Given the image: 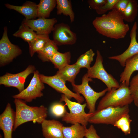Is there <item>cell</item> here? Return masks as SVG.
Instances as JSON below:
<instances>
[{
	"mask_svg": "<svg viewBox=\"0 0 138 138\" xmlns=\"http://www.w3.org/2000/svg\"><path fill=\"white\" fill-rule=\"evenodd\" d=\"M122 15L113 9L107 14L97 17L92 24L99 34L114 39L124 38L129 31L128 24H125Z\"/></svg>",
	"mask_w": 138,
	"mask_h": 138,
	"instance_id": "cell-1",
	"label": "cell"
},
{
	"mask_svg": "<svg viewBox=\"0 0 138 138\" xmlns=\"http://www.w3.org/2000/svg\"><path fill=\"white\" fill-rule=\"evenodd\" d=\"M14 102L16 111L14 131L27 122L33 121L41 124L46 119L48 111L47 108L44 106H30L24 100L18 99H15Z\"/></svg>",
	"mask_w": 138,
	"mask_h": 138,
	"instance_id": "cell-2",
	"label": "cell"
},
{
	"mask_svg": "<svg viewBox=\"0 0 138 138\" xmlns=\"http://www.w3.org/2000/svg\"><path fill=\"white\" fill-rule=\"evenodd\" d=\"M133 102L129 86L125 83H122L118 88L112 89L107 92L99 102L97 110H101L110 107L129 105Z\"/></svg>",
	"mask_w": 138,
	"mask_h": 138,
	"instance_id": "cell-3",
	"label": "cell"
},
{
	"mask_svg": "<svg viewBox=\"0 0 138 138\" xmlns=\"http://www.w3.org/2000/svg\"><path fill=\"white\" fill-rule=\"evenodd\" d=\"M65 102L69 112H66L62 117V121L72 124L78 123L86 127L92 114L85 112V109L87 106L86 103L82 104L78 102L72 101L63 94L62 95L59 101L60 102Z\"/></svg>",
	"mask_w": 138,
	"mask_h": 138,
	"instance_id": "cell-4",
	"label": "cell"
},
{
	"mask_svg": "<svg viewBox=\"0 0 138 138\" xmlns=\"http://www.w3.org/2000/svg\"><path fill=\"white\" fill-rule=\"evenodd\" d=\"M129 106L108 107L95 110L90 117L88 122L94 124H105L113 125L123 115L129 112Z\"/></svg>",
	"mask_w": 138,
	"mask_h": 138,
	"instance_id": "cell-5",
	"label": "cell"
},
{
	"mask_svg": "<svg viewBox=\"0 0 138 138\" xmlns=\"http://www.w3.org/2000/svg\"><path fill=\"white\" fill-rule=\"evenodd\" d=\"M97 56L94 65L88 70L87 76L91 79L97 78L103 82L106 86L108 91L117 89L120 87L118 82L110 74L105 70L103 66V58L99 51H96Z\"/></svg>",
	"mask_w": 138,
	"mask_h": 138,
	"instance_id": "cell-6",
	"label": "cell"
},
{
	"mask_svg": "<svg viewBox=\"0 0 138 138\" xmlns=\"http://www.w3.org/2000/svg\"><path fill=\"white\" fill-rule=\"evenodd\" d=\"M92 81V79L88 77L86 74L82 79L81 84H72L73 90L75 93L82 94L85 99L89 113H93L95 112L97 101L108 91L107 88L100 92L95 91L89 85V82Z\"/></svg>",
	"mask_w": 138,
	"mask_h": 138,
	"instance_id": "cell-7",
	"label": "cell"
},
{
	"mask_svg": "<svg viewBox=\"0 0 138 138\" xmlns=\"http://www.w3.org/2000/svg\"><path fill=\"white\" fill-rule=\"evenodd\" d=\"M33 74L27 87L18 94L13 96V98L21 99L26 102H30L37 98L43 96L42 91L45 86L44 83L40 79L39 72L35 70Z\"/></svg>",
	"mask_w": 138,
	"mask_h": 138,
	"instance_id": "cell-8",
	"label": "cell"
},
{
	"mask_svg": "<svg viewBox=\"0 0 138 138\" xmlns=\"http://www.w3.org/2000/svg\"><path fill=\"white\" fill-rule=\"evenodd\" d=\"M22 51L17 45L13 44L9 40L6 27L0 40V64L4 66L11 62L13 59L21 54Z\"/></svg>",
	"mask_w": 138,
	"mask_h": 138,
	"instance_id": "cell-9",
	"label": "cell"
},
{
	"mask_svg": "<svg viewBox=\"0 0 138 138\" xmlns=\"http://www.w3.org/2000/svg\"><path fill=\"white\" fill-rule=\"evenodd\" d=\"M35 71V67L30 65L19 73L15 74L7 73L0 77V84L5 87L16 88L20 92L24 89V84L27 77Z\"/></svg>",
	"mask_w": 138,
	"mask_h": 138,
	"instance_id": "cell-10",
	"label": "cell"
},
{
	"mask_svg": "<svg viewBox=\"0 0 138 138\" xmlns=\"http://www.w3.org/2000/svg\"><path fill=\"white\" fill-rule=\"evenodd\" d=\"M39 77L43 83L48 84L58 92L65 95L70 99L74 98L78 102L80 103L84 101L83 97L80 94L70 90L66 86L65 82L56 75L52 76H47L40 74Z\"/></svg>",
	"mask_w": 138,
	"mask_h": 138,
	"instance_id": "cell-11",
	"label": "cell"
},
{
	"mask_svg": "<svg viewBox=\"0 0 138 138\" xmlns=\"http://www.w3.org/2000/svg\"><path fill=\"white\" fill-rule=\"evenodd\" d=\"M53 31V40L58 45H73L76 42V34L67 24L61 23L55 25Z\"/></svg>",
	"mask_w": 138,
	"mask_h": 138,
	"instance_id": "cell-12",
	"label": "cell"
},
{
	"mask_svg": "<svg viewBox=\"0 0 138 138\" xmlns=\"http://www.w3.org/2000/svg\"><path fill=\"white\" fill-rule=\"evenodd\" d=\"M137 27V23L135 22L130 32V42L127 49L122 53L109 57H108L109 59L118 61L122 67H124L127 59L138 54V42L136 38Z\"/></svg>",
	"mask_w": 138,
	"mask_h": 138,
	"instance_id": "cell-13",
	"label": "cell"
},
{
	"mask_svg": "<svg viewBox=\"0 0 138 138\" xmlns=\"http://www.w3.org/2000/svg\"><path fill=\"white\" fill-rule=\"evenodd\" d=\"M57 22V20L55 18H40L37 19H25L22 23L36 31L37 34L44 35L49 34L53 31L54 25Z\"/></svg>",
	"mask_w": 138,
	"mask_h": 138,
	"instance_id": "cell-14",
	"label": "cell"
},
{
	"mask_svg": "<svg viewBox=\"0 0 138 138\" xmlns=\"http://www.w3.org/2000/svg\"><path fill=\"white\" fill-rule=\"evenodd\" d=\"M15 118V112L10 104L8 103L0 115V128L3 132L4 138H12Z\"/></svg>",
	"mask_w": 138,
	"mask_h": 138,
	"instance_id": "cell-15",
	"label": "cell"
},
{
	"mask_svg": "<svg viewBox=\"0 0 138 138\" xmlns=\"http://www.w3.org/2000/svg\"><path fill=\"white\" fill-rule=\"evenodd\" d=\"M43 135L45 138H64L63 124L54 119H45L41 124Z\"/></svg>",
	"mask_w": 138,
	"mask_h": 138,
	"instance_id": "cell-16",
	"label": "cell"
},
{
	"mask_svg": "<svg viewBox=\"0 0 138 138\" xmlns=\"http://www.w3.org/2000/svg\"><path fill=\"white\" fill-rule=\"evenodd\" d=\"M7 8L14 10L22 15L27 20L35 19L37 17L38 5L33 2L27 1L21 6L5 4Z\"/></svg>",
	"mask_w": 138,
	"mask_h": 138,
	"instance_id": "cell-17",
	"label": "cell"
},
{
	"mask_svg": "<svg viewBox=\"0 0 138 138\" xmlns=\"http://www.w3.org/2000/svg\"><path fill=\"white\" fill-rule=\"evenodd\" d=\"M123 71L120 75V82L129 86L131 77L133 72L138 71V54L127 60Z\"/></svg>",
	"mask_w": 138,
	"mask_h": 138,
	"instance_id": "cell-18",
	"label": "cell"
},
{
	"mask_svg": "<svg viewBox=\"0 0 138 138\" xmlns=\"http://www.w3.org/2000/svg\"><path fill=\"white\" fill-rule=\"evenodd\" d=\"M80 69L75 63L69 64L58 70L55 75L65 82L68 81L71 84H74L75 78Z\"/></svg>",
	"mask_w": 138,
	"mask_h": 138,
	"instance_id": "cell-19",
	"label": "cell"
},
{
	"mask_svg": "<svg viewBox=\"0 0 138 138\" xmlns=\"http://www.w3.org/2000/svg\"><path fill=\"white\" fill-rule=\"evenodd\" d=\"M87 129L86 126L76 123L70 126H63L62 131L64 138H83Z\"/></svg>",
	"mask_w": 138,
	"mask_h": 138,
	"instance_id": "cell-20",
	"label": "cell"
},
{
	"mask_svg": "<svg viewBox=\"0 0 138 138\" xmlns=\"http://www.w3.org/2000/svg\"><path fill=\"white\" fill-rule=\"evenodd\" d=\"M56 0H41L38 5L37 17L47 18L56 7Z\"/></svg>",
	"mask_w": 138,
	"mask_h": 138,
	"instance_id": "cell-21",
	"label": "cell"
},
{
	"mask_svg": "<svg viewBox=\"0 0 138 138\" xmlns=\"http://www.w3.org/2000/svg\"><path fill=\"white\" fill-rule=\"evenodd\" d=\"M50 40L49 34L38 35L34 40L28 43L31 56L32 57L36 52L42 50Z\"/></svg>",
	"mask_w": 138,
	"mask_h": 138,
	"instance_id": "cell-22",
	"label": "cell"
},
{
	"mask_svg": "<svg viewBox=\"0 0 138 138\" xmlns=\"http://www.w3.org/2000/svg\"><path fill=\"white\" fill-rule=\"evenodd\" d=\"M57 15H63L68 16L71 22H73L74 20L75 14L73 12L71 1L70 0H56Z\"/></svg>",
	"mask_w": 138,
	"mask_h": 138,
	"instance_id": "cell-23",
	"label": "cell"
},
{
	"mask_svg": "<svg viewBox=\"0 0 138 138\" xmlns=\"http://www.w3.org/2000/svg\"><path fill=\"white\" fill-rule=\"evenodd\" d=\"M71 59L70 52L62 53L57 51L51 57L50 61L54 65L55 68L59 70L69 65Z\"/></svg>",
	"mask_w": 138,
	"mask_h": 138,
	"instance_id": "cell-24",
	"label": "cell"
},
{
	"mask_svg": "<svg viewBox=\"0 0 138 138\" xmlns=\"http://www.w3.org/2000/svg\"><path fill=\"white\" fill-rule=\"evenodd\" d=\"M57 46L53 40H50L42 50L37 52L38 56L43 62L50 61L51 57L58 51Z\"/></svg>",
	"mask_w": 138,
	"mask_h": 138,
	"instance_id": "cell-25",
	"label": "cell"
},
{
	"mask_svg": "<svg viewBox=\"0 0 138 138\" xmlns=\"http://www.w3.org/2000/svg\"><path fill=\"white\" fill-rule=\"evenodd\" d=\"M13 35L22 38L28 43L34 40L38 34L29 27L22 23L18 30Z\"/></svg>",
	"mask_w": 138,
	"mask_h": 138,
	"instance_id": "cell-26",
	"label": "cell"
},
{
	"mask_svg": "<svg viewBox=\"0 0 138 138\" xmlns=\"http://www.w3.org/2000/svg\"><path fill=\"white\" fill-rule=\"evenodd\" d=\"M138 10L137 1L129 0L127 6L122 15L124 20L129 22H133L137 16Z\"/></svg>",
	"mask_w": 138,
	"mask_h": 138,
	"instance_id": "cell-27",
	"label": "cell"
},
{
	"mask_svg": "<svg viewBox=\"0 0 138 138\" xmlns=\"http://www.w3.org/2000/svg\"><path fill=\"white\" fill-rule=\"evenodd\" d=\"M95 55L92 49H90L80 55L75 63L80 69L85 68L88 70L90 67Z\"/></svg>",
	"mask_w": 138,
	"mask_h": 138,
	"instance_id": "cell-28",
	"label": "cell"
},
{
	"mask_svg": "<svg viewBox=\"0 0 138 138\" xmlns=\"http://www.w3.org/2000/svg\"><path fill=\"white\" fill-rule=\"evenodd\" d=\"M132 121L129 113H126L120 117L113 125L120 129L125 135H127L131 133L130 124Z\"/></svg>",
	"mask_w": 138,
	"mask_h": 138,
	"instance_id": "cell-29",
	"label": "cell"
},
{
	"mask_svg": "<svg viewBox=\"0 0 138 138\" xmlns=\"http://www.w3.org/2000/svg\"><path fill=\"white\" fill-rule=\"evenodd\" d=\"M129 88L134 104L138 107V73L130 82Z\"/></svg>",
	"mask_w": 138,
	"mask_h": 138,
	"instance_id": "cell-30",
	"label": "cell"
},
{
	"mask_svg": "<svg viewBox=\"0 0 138 138\" xmlns=\"http://www.w3.org/2000/svg\"><path fill=\"white\" fill-rule=\"evenodd\" d=\"M51 113L56 117H62L67 111L65 105L61 103H55L53 104L50 107Z\"/></svg>",
	"mask_w": 138,
	"mask_h": 138,
	"instance_id": "cell-31",
	"label": "cell"
},
{
	"mask_svg": "<svg viewBox=\"0 0 138 138\" xmlns=\"http://www.w3.org/2000/svg\"><path fill=\"white\" fill-rule=\"evenodd\" d=\"M118 0H107L106 3L100 8L96 10L99 15L103 14L107 11L112 10Z\"/></svg>",
	"mask_w": 138,
	"mask_h": 138,
	"instance_id": "cell-32",
	"label": "cell"
},
{
	"mask_svg": "<svg viewBox=\"0 0 138 138\" xmlns=\"http://www.w3.org/2000/svg\"><path fill=\"white\" fill-rule=\"evenodd\" d=\"M128 1L129 0H118L113 9L116 10L122 16L127 6Z\"/></svg>",
	"mask_w": 138,
	"mask_h": 138,
	"instance_id": "cell-33",
	"label": "cell"
},
{
	"mask_svg": "<svg viewBox=\"0 0 138 138\" xmlns=\"http://www.w3.org/2000/svg\"><path fill=\"white\" fill-rule=\"evenodd\" d=\"M106 1L107 0H89L87 1L90 7L95 10L101 7Z\"/></svg>",
	"mask_w": 138,
	"mask_h": 138,
	"instance_id": "cell-34",
	"label": "cell"
},
{
	"mask_svg": "<svg viewBox=\"0 0 138 138\" xmlns=\"http://www.w3.org/2000/svg\"><path fill=\"white\" fill-rule=\"evenodd\" d=\"M85 137L86 138H100L97 134L96 129L92 125L87 129Z\"/></svg>",
	"mask_w": 138,
	"mask_h": 138,
	"instance_id": "cell-35",
	"label": "cell"
}]
</instances>
